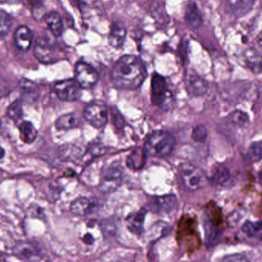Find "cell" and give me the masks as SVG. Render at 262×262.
Here are the masks:
<instances>
[{"mask_svg":"<svg viewBox=\"0 0 262 262\" xmlns=\"http://www.w3.org/2000/svg\"><path fill=\"white\" fill-rule=\"evenodd\" d=\"M146 66L139 57L126 55L115 62L112 71L114 85L123 90L138 89L146 79Z\"/></svg>","mask_w":262,"mask_h":262,"instance_id":"obj_1","label":"cell"},{"mask_svg":"<svg viewBox=\"0 0 262 262\" xmlns=\"http://www.w3.org/2000/svg\"><path fill=\"white\" fill-rule=\"evenodd\" d=\"M175 143L172 134L166 131L155 130L146 138L144 150L152 157H164L172 152Z\"/></svg>","mask_w":262,"mask_h":262,"instance_id":"obj_2","label":"cell"},{"mask_svg":"<svg viewBox=\"0 0 262 262\" xmlns=\"http://www.w3.org/2000/svg\"><path fill=\"white\" fill-rule=\"evenodd\" d=\"M150 98L154 105L164 111H169L173 105V95L166 78L157 73H154L151 78Z\"/></svg>","mask_w":262,"mask_h":262,"instance_id":"obj_3","label":"cell"},{"mask_svg":"<svg viewBox=\"0 0 262 262\" xmlns=\"http://www.w3.org/2000/svg\"><path fill=\"white\" fill-rule=\"evenodd\" d=\"M179 177L182 185L186 190L193 192L204 186L206 178L202 169L189 163H183L179 166Z\"/></svg>","mask_w":262,"mask_h":262,"instance_id":"obj_4","label":"cell"},{"mask_svg":"<svg viewBox=\"0 0 262 262\" xmlns=\"http://www.w3.org/2000/svg\"><path fill=\"white\" fill-rule=\"evenodd\" d=\"M124 168L118 162H114L103 169L99 189L103 193H112L121 186L124 177Z\"/></svg>","mask_w":262,"mask_h":262,"instance_id":"obj_5","label":"cell"},{"mask_svg":"<svg viewBox=\"0 0 262 262\" xmlns=\"http://www.w3.org/2000/svg\"><path fill=\"white\" fill-rule=\"evenodd\" d=\"M84 119L95 128H102L108 118L107 104L104 101L95 100L88 104L83 112Z\"/></svg>","mask_w":262,"mask_h":262,"instance_id":"obj_6","label":"cell"},{"mask_svg":"<svg viewBox=\"0 0 262 262\" xmlns=\"http://www.w3.org/2000/svg\"><path fill=\"white\" fill-rule=\"evenodd\" d=\"M54 91L58 98L66 102L78 101L82 95V89L75 79L58 81L54 85Z\"/></svg>","mask_w":262,"mask_h":262,"instance_id":"obj_7","label":"cell"},{"mask_svg":"<svg viewBox=\"0 0 262 262\" xmlns=\"http://www.w3.org/2000/svg\"><path fill=\"white\" fill-rule=\"evenodd\" d=\"M75 79L81 89H88L94 87L99 79V75L91 64L84 61H78L75 64Z\"/></svg>","mask_w":262,"mask_h":262,"instance_id":"obj_8","label":"cell"},{"mask_svg":"<svg viewBox=\"0 0 262 262\" xmlns=\"http://www.w3.org/2000/svg\"><path fill=\"white\" fill-rule=\"evenodd\" d=\"M35 58L43 64H52L59 60L58 49L46 38H39L34 48Z\"/></svg>","mask_w":262,"mask_h":262,"instance_id":"obj_9","label":"cell"},{"mask_svg":"<svg viewBox=\"0 0 262 262\" xmlns=\"http://www.w3.org/2000/svg\"><path fill=\"white\" fill-rule=\"evenodd\" d=\"M177 206L178 200L172 194L152 197L148 203L149 210L157 214L170 213L177 209Z\"/></svg>","mask_w":262,"mask_h":262,"instance_id":"obj_10","label":"cell"},{"mask_svg":"<svg viewBox=\"0 0 262 262\" xmlns=\"http://www.w3.org/2000/svg\"><path fill=\"white\" fill-rule=\"evenodd\" d=\"M146 209H141L136 212H131L125 220V225L131 233L137 236H140L144 232L145 218Z\"/></svg>","mask_w":262,"mask_h":262,"instance_id":"obj_11","label":"cell"},{"mask_svg":"<svg viewBox=\"0 0 262 262\" xmlns=\"http://www.w3.org/2000/svg\"><path fill=\"white\" fill-rule=\"evenodd\" d=\"M186 89L192 96H203L209 89V84L204 78L195 73H190L186 78Z\"/></svg>","mask_w":262,"mask_h":262,"instance_id":"obj_12","label":"cell"},{"mask_svg":"<svg viewBox=\"0 0 262 262\" xmlns=\"http://www.w3.org/2000/svg\"><path fill=\"white\" fill-rule=\"evenodd\" d=\"M127 34V28L122 21H114L109 32V44L115 49H120L125 42Z\"/></svg>","mask_w":262,"mask_h":262,"instance_id":"obj_13","label":"cell"},{"mask_svg":"<svg viewBox=\"0 0 262 262\" xmlns=\"http://www.w3.org/2000/svg\"><path fill=\"white\" fill-rule=\"evenodd\" d=\"M205 240L206 246H215L221 238L222 231L213 222L212 217L209 212H206L204 220Z\"/></svg>","mask_w":262,"mask_h":262,"instance_id":"obj_14","label":"cell"},{"mask_svg":"<svg viewBox=\"0 0 262 262\" xmlns=\"http://www.w3.org/2000/svg\"><path fill=\"white\" fill-rule=\"evenodd\" d=\"M33 34L32 30L26 26H20L14 33L15 46L23 52L29 50L32 46Z\"/></svg>","mask_w":262,"mask_h":262,"instance_id":"obj_15","label":"cell"},{"mask_svg":"<svg viewBox=\"0 0 262 262\" xmlns=\"http://www.w3.org/2000/svg\"><path fill=\"white\" fill-rule=\"evenodd\" d=\"M185 21L189 29L196 30L203 25V19L201 12L195 3H190L186 6L184 14Z\"/></svg>","mask_w":262,"mask_h":262,"instance_id":"obj_16","label":"cell"},{"mask_svg":"<svg viewBox=\"0 0 262 262\" xmlns=\"http://www.w3.org/2000/svg\"><path fill=\"white\" fill-rule=\"evenodd\" d=\"M254 3L255 0H227V7L232 15L239 18L252 10Z\"/></svg>","mask_w":262,"mask_h":262,"instance_id":"obj_17","label":"cell"},{"mask_svg":"<svg viewBox=\"0 0 262 262\" xmlns=\"http://www.w3.org/2000/svg\"><path fill=\"white\" fill-rule=\"evenodd\" d=\"M81 124V119L75 113L61 115L55 121V127L58 130H68L78 127Z\"/></svg>","mask_w":262,"mask_h":262,"instance_id":"obj_18","label":"cell"},{"mask_svg":"<svg viewBox=\"0 0 262 262\" xmlns=\"http://www.w3.org/2000/svg\"><path fill=\"white\" fill-rule=\"evenodd\" d=\"M81 148L75 144H66L58 149V157L61 160L68 162H76L82 157Z\"/></svg>","mask_w":262,"mask_h":262,"instance_id":"obj_19","label":"cell"},{"mask_svg":"<svg viewBox=\"0 0 262 262\" xmlns=\"http://www.w3.org/2000/svg\"><path fill=\"white\" fill-rule=\"evenodd\" d=\"M45 21L55 37L61 36L63 32V23L59 14L56 12H51L45 16Z\"/></svg>","mask_w":262,"mask_h":262,"instance_id":"obj_20","label":"cell"},{"mask_svg":"<svg viewBox=\"0 0 262 262\" xmlns=\"http://www.w3.org/2000/svg\"><path fill=\"white\" fill-rule=\"evenodd\" d=\"M92 207V203L86 197H78L75 199L70 206V211L76 216H84L89 213Z\"/></svg>","mask_w":262,"mask_h":262,"instance_id":"obj_21","label":"cell"},{"mask_svg":"<svg viewBox=\"0 0 262 262\" xmlns=\"http://www.w3.org/2000/svg\"><path fill=\"white\" fill-rule=\"evenodd\" d=\"M243 61L251 70L259 72L262 66L261 55L253 49H247L243 53Z\"/></svg>","mask_w":262,"mask_h":262,"instance_id":"obj_22","label":"cell"},{"mask_svg":"<svg viewBox=\"0 0 262 262\" xmlns=\"http://www.w3.org/2000/svg\"><path fill=\"white\" fill-rule=\"evenodd\" d=\"M214 183L220 186H227L232 181V175L230 170L226 166H220L215 168L212 176Z\"/></svg>","mask_w":262,"mask_h":262,"instance_id":"obj_23","label":"cell"},{"mask_svg":"<svg viewBox=\"0 0 262 262\" xmlns=\"http://www.w3.org/2000/svg\"><path fill=\"white\" fill-rule=\"evenodd\" d=\"M146 151L142 149H136L127 159V166L134 170H139L146 163Z\"/></svg>","mask_w":262,"mask_h":262,"instance_id":"obj_24","label":"cell"},{"mask_svg":"<svg viewBox=\"0 0 262 262\" xmlns=\"http://www.w3.org/2000/svg\"><path fill=\"white\" fill-rule=\"evenodd\" d=\"M18 128L20 139L25 143H32L36 140L38 132L32 123L29 121H23Z\"/></svg>","mask_w":262,"mask_h":262,"instance_id":"obj_25","label":"cell"},{"mask_svg":"<svg viewBox=\"0 0 262 262\" xmlns=\"http://www.w3.org/2000/svg\"><path fill=\"white\" fill-rule=\"evenodd\" d=\"M243 231L249 237L262 240V221L246 222L243 225Z\"/></svg>","mask_w":262,"mask_h":262,"instance_id":"obj_26","label":"cell"},{"mask_svg":"<svg viewBox=\"0 0 262 262\" xmlns=\"http://www.w3.org/2000/svg\"><path fill=\"white\" fill-rule=\"evenodd\" d=\"M14 253L16 255L17 258L26 259V258H32V256L36 254V252L32 245L23 243V244L16 245L14 249Z\"/></svg>","mask_w":262,"mask_h":262,"instance_id":"obj_27","label":"cell"},{"mask_svg":"<svg viewBox=\"0 0 262 262\" xmlns=\"http://www.w3.org/2000/svg\"><path fill=\"white\" fill-rule=\"evenodd\" d=\"M7 115L14 121H19L23 117V102L21 100L17 99L10 104L7 109Z\"/></svg>","mask_w":262,"mask_h":262,"instance_id":"obj_28","label":"cell"},{"mask_svg":"<svg viewBox=\"0 0 262 262\" xmlns=\"http://www.w3.org/2000/svg\"><path fill=\"white\" fill-rule=\"evenodd\" d=\"M19 87L24 95L35 97L38 95V86L33 81L26 78L20 80Z\"/></svg>","mask_w":262,"mask_h":262,"instance_id":"obj_29","label":"cell"},{"mask_svg":"<svg viewBox=\"0 0 262 262\" xmlns=\"http://www.w3.org/2000/svg\"><path fill=\"white\" fill-rule=\"evenodd\" d=\"M107 147L103 144L101 140H95L91 142L88 146V152L93 157H100L107 152Z\"/></svg>","mask_w":262,"mask_h":262,"instance_id":"obj_30","label":"cell"},{"mask_svg":"<svg viewBox=\"0 0 262 262\" xmlns=\"http://www.w3.org/2000/svg\"><path fill=\"white\" fill-rule=\"evenodd\" d=\"M230 121L232 124L239 127H244L249 123V116L244 112L236 111L231 114Z\"/></svg>","mask_w":262,"mask_h":262,"instance_id":"obj_31","label":"cell"},{"mask_svg":"<svg viewBox=\"0 0 262 262\" xmlns=\"http://www.w3.org/2000/svg\"><path fill=\"white\" fill-rule=\"evenodd\" d=\"M192 139L196 143H203L208 137L207 128L204 125H197L192 131Z\"/></svg>","mask_w":262,"mask_h":262,"instance_id":"obj_32","label":"cell"},{"mask_svg":"<svg viewBox=\"0 0 262 262\" xmlns=\"http://www.w3.org/2000/svg\"><path fill=\"white\" fill-rule=\"evenodd\" d=\"M12 26V18L10 15L0 9V35H5L9 32Z\"/></svg>","mask_w":262,"mask_h":262,"instance_id":"obj_33","label":"cell"},{"mask_svg":"<svg viewBox=\"0 0 262 262\" xmlns=\"http://www.w3.org/2000/svg\"><path fill=\"white\" fill-rule=\"evenodd\" d=\"M111 115H112V122L115 127L118 130H122L125 125V121L120 111L117 107H112L111 108Z\"/></svg>","mask_w":262,"mask_h":262,"instance_id":"obj_34","label":"cell"},{"mask_svg":"<svg viewBox=\"0 0 262 262\" xmlns=\"http://www.w3.org/2000/svg\"><path fill=\"white\" fill-rule=\"evenodd\" d=\"M101 228L104 235H107V236L113 235L115 233V230H116L115 220L113 218L105 219L101 223Z\"/></svg>","mask_w":262,"mask_h":262,"instance_id":"obj_35","label":"cell"},{"mask_svg":"<svg viewBox=\"0 0 262 262\" xmlns=\"http://www.w3.org/2000/svg\"><path fill=\"white\" fill-rule=\"evenodd\" d=\"M251 159L253 161H258L262 158V142L252 143L249 150Z\"/></svg>","mask_w":262,"mask_h":262,"instance_id":"obj_36","label":"cell"},{"mask_svg":"<svg viewBox=\"0 0 262 262\" xmlns=\"http://www.w3.org/2000/svg\"><path fill=\"white\" fill-rule=\"evenodd\" d=\"M221 262H250V260L246 255L237 253L226 255Z\"/></svg>","mask_w":262,"mask_h":262,"instance_id":"obj_37","label":"cell"},{"mask_svg":"<svg viewBox=\"0 0 262 262\" xmlns=\"http://www.w3.org/2000/svg\"><path fill=\"white\" fill-rule=\"evenodd\" d=\"M9 92H10V90H9V85L6 81L0 76V99L7 96Z\"/></svg>","mask_w":262,"mask_h":262,"instance_id":"obj_38","label":"cell"},{"mask_svg":"<svg viewBox=\"0 0 262 262\" xmlns=\"http://www.w3.org/2000/svg\"><path fill=\"white\" fill-rule=\"evenodd\" d=\"M83 242H84L85 244L92 245L94 242H95V238H94V237L92 236L91 234L88 233L83 237Z\"/></svg>","mask_w":262,"mask_h":262,"instance_id":"obj_39","label":"cell"},{"mask_svg":"<svg viewBox=\"0 0 262 262\" xmlns=\"http://www.w3.org/2000/svg\"><path fill=\"white\" fill-rule=\"evenodd\" d=\"M18 1H19V0H0V3H9V4H11V3H18Z\"/></svg>","mask_w":262,"mask_h":262,"instance_id":"obj_40","label":"cell"},{"mask_svg":"<svg viewBox=\"0 0 262 262\" xmlns=\"http://www.w3.org/2000/svg\"><path fill=\"white\" fill-rule=\"evenodd\" d=\"M258 42L259 46L262 47V32L260 33V35L258 37Z\"/></svg>","mask_w":262,"mask_h":262,"instance_id":"obj_41","label":"cell"},{"mask_svg":"<svg viewBox=\"0 0 262 262\" xmlns=\"http://www.w3.org/2000/svg\"><path fill=\"white\" fill-rule=\"evenodd\" d=\"M5 156V150L0 146V160Z\"/></svg>","mask_w":262,"mask_h":262,"instance_id":"obj_42","label":"cell"},{"mask_svg":"<svg viewBox=\"0 0 262 262\" xmlns=\"http://www.w3.org/2000/svg\"><path fill=\"white\" fill-rule=\"evenodd\" d=\"M259 182L260 183H261V184L262 185V172H261V173H260L259 175Z\"/></svg>","mask_w":262,"mask_h":262,"instance_id":"obj_43","label":"cell"},{"mask_svg":"<svg viewBox=\"0 0 262 262\" xmlns=\"http://www.w3.org/2000/svg\"><path fill=\"white\" fill-rule=\"evenodd\" d=\"M0 262H7V261H6V260L4 258H3V257H0Z\"/></svg>","mask_w":262,"mask_h":262,"instance_id":"obj_44","label":"cell"}]
</instances>
